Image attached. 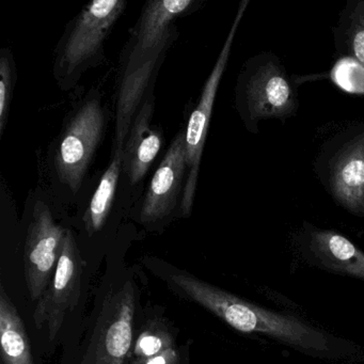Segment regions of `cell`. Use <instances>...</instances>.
Wrapping results in <instances>:
<instances>
[{
    "mask_svg": "<svg viewBox=\"0 0 364 364\" xmlns=\"http://www.w3.org/2000/svg\"><path fill=\"white\" fill-rule=\"evenodd\" d=\"M170 281L182 295L244 333H259L309 353H328L330 341L321 330L289 315H283L240 299L186 272H176Z\"/></svg>",
    "mask_w": 364,
    "mask_h": 364,
    "instance_id": "obj_1",
    "label": "cell"
},
{
    "mask_svg": "<svg viewBox=\"0 0 364 364\" xmlns=\"http://www.w3.org/2000/svg\"><path fill=\"white\" fill-rule=\"evenodd\" d=\"M248 1L244 0L240 7L238 8L235 20L232 25L229 36L225 40V46L221 50L220 55L217 59L216 65L213 69L212 73L208 76L201 99L196 109L189 118L186 131V149H187V176L186 183L183 189L182 202L181 210L185 216H189L195 201L196 189H197L198 176H199L200 161H201L202 152L205 144L206 135H208V125H210V117H212L213 107H214L215 99H216L217 90L221 78L225 73L230 53H231L232 44L234 37L240 26V21L246 11Z\"/></svg>",
    "mask_w": 364,
    "mask_h": 364,
    "instance_id": "obj_2",
    "label": "cell"
},
{
    "mask_svg": "<svg viewBox=\"0 0 364 364\" xmlns=\"http://www.w3.org/2000/svg\"><path fill=\"white\" fill-rule=\"evenodd\" d=\"M135 291L131 282L108 295L82 364H123L133 346Z\"/></svg>",
    "mask_w": 364,
    "mask_h": 364,
    "instance_id": "obj_3",
    "label": "cell"
},
{
    "mask_svg": "<svg viewBox=\"0 0 364 364\" xmlns=\"http://www.w3.org/2000/svg\"><path fill=\"white\" fill-rule=\"evenodd\" d=\"M104 131V114L99 102L85 104L68 125L56 155L59 178L77 191Z\"/></svg>",
    "mask_w": 364,
    "mask_h": 364,
    "instance_id": "obj_4",
    "label": "cell"
},
{
    "mask_svg": "<svg viewBox=\"0 0 364 364\" xmlns=\"http://www.w3.org/2000/svg\"><path fill=\"white\" fill-rule=\"evenodd\" d=\"M82 272L80 249L72 232L67 231L54 278L38 301L33 313L38 329L48 326L50 340L56 338L65 315L77 304Z\"/></svg>",
    "mask_w": 364,
    "mask_h": 364,
    "instance_id": "obj_5",
    "label": "cell"
},
{
    "mask_svg": "<svg viewBox=\"0 0 364 364\" xmlns=\"http://www.w3.org/2000/svg\"><path fill=\"white\" fill-rule=\"evenodd\" d=\"M67 231L40 204L29 225L24 252L25 279L33 301H39L54 278Z\"/></svg>",
    "mask_w": 364,
    "mask_h": 364,
    "instance_id": "obj_6",
    "label": "cell"
},
{
    "mask_svg": "<svg viewBox=\"0 0 364 364\" xmlns=\"http://www.w3.org/2000/svg\"><path fill=\"white\" fill-rule=\"evenodd\" d=\"M125 5L121 0H97L84 8L63 48V63L70 71L97 52Z\"/></svg>",
    "mask_w": 364,
    "mask_h": 364,
    "instance_id": "obj_7",
    "label": "cell"
},
{
    "mask_svg": "<svg viewBox=\"0 0 364 364\" xmlns=\"http://www.w3.org/2000/svg\"><path fill=\"white\" fill-rule=\"evenodd\" d=\"M187 168L186 133L181 132L153 176L141 210L142 223L165 218L173 210Z\"/></svg>",
    "mask_w": 364,
    "mask_h": 364,
    "instance_id": "obj_8",
    "label": "cell"
},
{
    "mask_svg": "<svg viewBox=\"0 0 364 364\" xmlns=\"http://www.w3.org/2000/svg\"><path fill=\"white\" fill-rule=\"evenodd\" d=\"M247 106L253 120L285 118L295 112L297 100L284 72L267 63L255 72L246 89Z\"/></svg>",
    "mask_w": 364,
    "mask_h": 364,
    "instance_id": "obj_9",
    "label": "cell"
},
{
    "mask_svg": "<svg viewBox=\"0 0 364 364\" xmlns=\"http://www.w3.org/2000/svg\"><path fill=\"white\" fill-rule=\"evenodd\" d=\"M330 182L336 200L349 212L364 216V135L341 151Z\"/></svg>",
    "mask_w": 364,
    "mask_h": 364,
    "instance_id": "obj_10",
    "label": "cell"
},
{
    "mask_svg": "<svg viewBox=\"0 0 364 364\" xmlns=\"http://www.w3.org/2000/svg\"><path fill=\"white\" fill-rule=\"evenodd\" d=\"M153 102L148 100L134 119L123 148V170L132 184L140 182L161 148V132L151 127Z\"/></svg>",
    "mask_w": 364,
    "mask_h": 364,
    "instance_id": "obj_11",
    "label": "cell"
},
{
    "mask_svg": "<svg viewBox=\"0 0 364 364\" xmlns=\"http://www.w3.org/2000/svg\"><path fill=\"white\" fill-rule=\"evenodd\" d=\"M311 249L323 267L364 281V252L348 238L333 231L312 234Z\"/></svg>",
    "mask_w": 364,
    "mask_h": 364,
    "instance_id": "obj_12",
    "label": "cell"
},
{
    "mask_svg": "<svg viewBox=\"0 0 364 364\" xmlns=\"http://www.w3.org/2000/svg\"><path fill=\"white\" fill-rule=\"evenodd\" d=\"M193 5V0H154L142 11L137 33V52H156L167 41L169 27L176 16Z\"/></svg>",
    "mask_w": 364,
    "mask_h": 364,
    "instance_id": "obj_13",
    "label": "cell"
},
{
    "mask_svg": "<svg viewBox=\"0 0 364 364\" xmlns=\"http://www.w3.org/2000/svg\"><path fill=\"white\" fill-rule=\"evenodd\" d=\"M161 52L153 54L150 59L127 72L123 80L117 103L116 146L117 150H123L125 140L133 124V117L144 97L155 65Z\"/></svg>",
    "mask_w": 364,
    "mask_h": 364,
    "instance_id": "obj_14",
    "label": "cell"
},
{
    "mask_svg": "<svg viewBox=\"0 0 364 364\" xmlns=\"http://www.w3.org/2000/svg\"><path fill=\"white\" fill-rule=\"evenodd\" d=\"M0 348L3 364H35L26 328L4 285L0 289Z\"/></svg>",
    "mask_w": 364,
    "mask_h": 364,
    "instance_id": "obj_15",
    "label": "cell"
},
{
    "mask_svg": "<svg viewBox=\"0 0 364 364\" xmlns=\"http://www.w3.org/2000/svg\"><path fill=\"white\" fill-rule=\"evenodd\" d=\"M122 170V150H117L112 163L102 176L101 182L93 195L88 212L85 216L89 233H95L105 225L106 219L112 210L119 176Z\"/></svg>",
    "mask_w": 364,
    "mask_h": 364,
    "instance_id": "obj_16",
    "label": "cell"
},
{
    "mask_svg": "<svg viewBox=\"0 0 364 364\" xmlns=\"http://www.w3.org/2000/svg\"><path fill=\"white\" fill-rule=\"evenodd\" d=\"M173 346H176L173 334L169 327L159 319H153L140 332L132 346L131 355L133 361H146Z\"/></svg>",
    "mask_w": 364,
    "mask_h": 364,
    "instance_id": "obj_17",
    "label": "cell"
},
{
    "mask_svg": "<svg viewBox=\"0 0 364 364\" xmlns=\"http://www.w3.org/2000/svg\"><path fill=\"white\" fill-rule=\"evenodd\" d=\"M348 29L349 46L358 61L364 65V1L357 4L350 14Z\"/></svg>",
    "mask_w": 364,
    "mask_h": 364,
    "instance_id": "obj_18",
    "label": "cell"
},
{
    "mask_svg": "<svg viewBox=\"0 0 364 364\" xmlns=\"http://www.w3.org/2000/svg\"><path fill=\"white\" fill-rule=\"evenodd\" d=\"M0 133L3 134L7 122L9 112L10 99L12 90V70L8 59L1 58L0 61Z\"/></svg>",
    "mask_w": 364,
    "mask_h": 364,
    "instance_id": "obj_19",
    "label": "cell"
},
{
    "mask_svg": "<svg viewBox=\"0 0 364 364\" xmlns=\"http://www.w3.org/2000/svg\"><path fill=\"white\" fill-rule=\"evenodd\" d=\"M140 364H182L181 353L178 347L173 346L163 351L155 357L150 358L146 361H133Z\"/></svg>",
    "mask_w": 364,
    "mask_h": 364,
    "instance_id": "obj_20",
    "label": "cell"
},
{
    "mask_svg": "<svg viewBox=\"0 0 364 364\" xmlns=\"http://www.w3.org/2000/svg\"><path fill=\"white\" fill-rule=\"evenodd\" d=\"M131 364H139V363H137V362H132Z\"/></svg>",
    "mask_w": 364,
    "mask_h": 364,
    "instance_id": "obj_21",
    "label": "cell"
}]
</instances>
